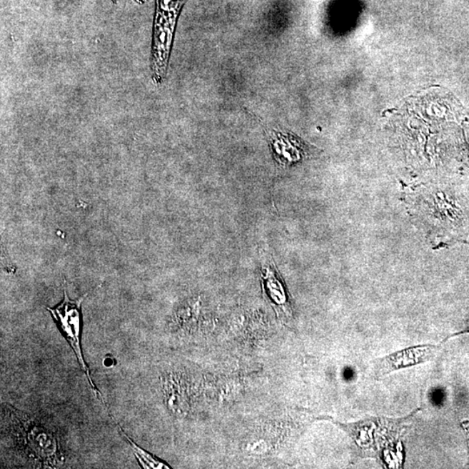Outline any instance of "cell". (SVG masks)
I'll list each match as a JSON object with an SVG mask.
<instances>
[{
  "label": "cell",
  "mask_w": 469,
  "mask_h": 469,
  "mask_svg": "<svg viewBox=\"0 0 469 469\" xmlns=\"http://www.w3.org/2000/svg\"><path fill=\"white\" fill-rule=\"evenodd\" d=\"M417 408L403 418L370 417L358 423H342L331 417L320 416L315 420H326L336 425L350 437L355 459L372 458L383 468L403 467V438L411 426Z\"/></svg>",
  "instance_id": "1"
},
{
  "label": "cell",
  "mask_w": 469,
  "mask_h": 469,
  "mask_svg": "<svg viewBox=\"0 0 469 469\" xmlns=\"http://www.w3.org/2000/svg\"><path fill=\"white\" fill-rule=\"evenodd\" d=\"M9 427L18 450L43 468H55L64 462L57 432L35 417L7 405Z\"/></svg>",
  "instance_id": "2"
},
{
  "label": "cell",
  "mask_w": 469,
  "mask_h": 469,
  "mask_svg": "<svg viewBox=\"0 0 469 469\" xmlns=\"http://www.w3.org/2000/svg\"><path fill=\"white\" fill-rule=\"evenodd\" d=\"M87 296L88 294H86L78 299H71L67 293L65 284L62 302L56 307L47 308V311L50 312L59 331L61 332L64 338L69 343L71 350L74 351L80 368L85 373L91 390L104 406L108 408L101 392L96 387L94 380L91 378L89 367L84 358L82 351V303Z\"/></svg>",
  "instance_id": "3"
},
{
  "label": "cell",
  "mask_w": 469,
  "mask_h": 469,
  "mask_svg": "<svg viewBox=\"0 0 469 469\" xmlns=\"http://www.w3.org/2000/svg\"><path fill=\"white\" fill-rule=\"evenodd\" d=\"M440 348L442 346H435L428 344V346L405 348V350L392 353L383 358L375 359L373 360V378L378 380H382L385 376L402 370V368L427 363L435 358Z\"/></svg>",
  "instance_id": "4"
},
{
  "label": "cell",
  "mask_w": 469,
  "mask_h": 469,
  "mask_svg": "<svg viewBox=\"0 0 469 469\" xmlns=\"http://www.w3.org/2000/svg\"><path fill=\"white\" fill-rule=\"evenodd\" d=\"M117 427L118 428V432L121 434L123 438L130 445L132 452H133L136 458H137L139 464L141 465L143 468H171L169 465L158 458H156L154 455H152L150 453H148L146 450H143L141 447H139L138 445L136 443L126 432H124L123 428L120 426L119 423H117Z\"/></svg>",
  "instance_id": "5"
},
{
  "label": "cell",
  "mask_w": 469,
  "mask_h": 469,
  "mask_svg": "<svg viewBox=\"0 0 469 469\" xmlns=\"http://www.w3.org/2000/svg\"><path fill=\"white\" fill-rule=\"evenodd\" d=\"M462 427L463 428L465 433H466L468 451H469V420H466V422H463L462 423Z\"/></svg>",
  "instance_id": "6"
},
{
  "label": "cell",
  "mask_w": 469,
  "mask_h": 469,
  "mask_svg": "<svg viewBox=\"0 0 469 469\" xmlns=\"http://www.w3.org/2000/svg\"><path fill=\"white\" fill-rule=\"evenodd\" d=\"M114 1H116V0H114Z\"/></svg>",
  "instance_id": "7"
}]
</instances>
